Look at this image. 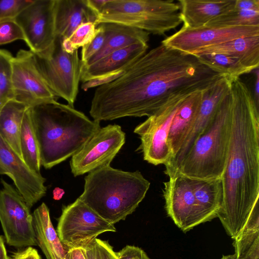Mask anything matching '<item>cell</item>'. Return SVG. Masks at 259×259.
Listing matches in <instances>:
<instances>
[{
	"label": "cell",
	"instance_id": "obj_32",
	"mask_svg": "<svg viewBox=\"0 0 259 259\" xmlns=\"http://www.w3.org/2000/svg\"><path fill=\"white\" fill-rule=\"evenodd\" d=\"M97 32V26L94 22H87L79 26L67 38L63 39L62 46L68 53L78 50L88 44L95 36Z\"/></svg>",
	"mask_w": 259,
	"mask_h": 259
},
{
	"label": "cell",
	"instance_id": "obj_18",
	"mask_svg": "<svg viewBox=\"0 0 259 259\" xmlns=\"http://www.w3.org/2000/svg\"><path fill=\"white\" fill-rule=\"evenodd\" d=\"M234 80L228 76L224 75L202 92L201 104L193 128L176 155L164 165V172L168 177L174 173L194 143L211 122L222 101L230 92Z\"/></svg>",
	"mask_w": 259,
	"mask_h": 259
},
{
	"label": "cell",
	"instance_id": "obj_10",
	"mask_svg": "<svg viewBox=\"0 0 259 259\" xmlns=\"http://www.w3.org/2000/svg\"><path fill=\"white\" fill-rule=\"evenodd\" d=\"M0 222L7 243L15 247L37 245L30 208L12 185L1 179Z\"/></svg>",
	"mask_w": 259,
	"mask_h": 259
},
{
	"label": "cell",
	"instance_id": "obj_39",
	"mask_svg": "<svg viewBox=\"0 0 259 259\" xmlns=\"http://www.w3.org/2000/svg\"><path fill=\"white\" fill-rule=\"evenodd\" d=\"M108 0H86L89 8L98 17Z\"/></svg>",
	"mask_w": 259,
	"mask_h": 259
},
{
	"label": "cell",
	"instance_id": "obj_19",
	"mask_svg": "<svg viewBox=\"0 0 259 259\" xmlns=\"http://www.w3.org/2000/svg\"><path fill=\"white\" fill-rule=\"evenodd\" d=\"M54 18L56 36L65 39L81 24L95 23L97 17L86 0H54Z\"/></svg>",
	"mask_w": 259,
	"mask_h": 259
},
{
	"label": "cell",
	"instance_id": "obj_28",
	"mask_svg": "<svg viewBox=\"0 0 259 259\" xmlns=\"http://www.w3.org/2000/svg\"><path fill=\"white\" fill-rule=\"evenodd\" d=\"M202 64L213 71L235 80L240 76L251 72L239 59L225 54H209L196 57Z\"/></svg>",
	"mask_w": 259,
	"mask_h": 259
},
{
	"label": "cell",
	"instance_id": "obj_7",
	"mask_svg": "<svg viewBox=\"0 0 259 259\" xmlns=\"http://www.w3.org/2000/svg\"><path fill=\"white\" fill-rule=\"evenodd\" d=\"M63 39L56 36L48 49L33 54L37 67L53 93L74 107L80 81V59L78 50L68 53L64 50Z\"/></svg>",
	"mask_w": 259,
	"mask_h": 259
},
{
	"label": "cell",
	"instance_id": "obj_38",
	"mask_svg": "<svg viewBox=\"0 0 259 259\" xmlns=\"http://www.w3.org/2000/svg\"><path fill=\"white\" fill-rule=\"evenodd\" d=\"M234 9L259 11V0H235Z\"/></svg>",
	"mask_w": 259,
	"mask_h": 259
},
{
	"label": "cell",
	"instance_id": "obj_2",
	"mask_svg": "<svg viewBox=\"0 0 259 259\" xmlns=\"http://www.w3.org/2000/svg\"><path fill=\"white\" fill-rule=\"evenodd\" d=\"M232 123L221 181L222 206L218 217L236 239L247 224L259 197V107L240 78L231 84Z\"/></svg>",
	"mask_w": 259,
	"mask_h": 259
},
{
	"label": "cell",
	"instance_id": "obj_25",
	"mask_svg": "<svg viewBox=\"0 0 259 259\" xmlns=\"http://www.w3.org/2000/svg\"><path fill=\"white\" fill-rule=\"evenodd\" d=\"M191 181L195 198L205 222L217 218L223 198L221 179L191 178Z\"/></svg>",
	"mask_w": 259,
	"mask_h": 259
},
{
	"label": "cell",
	"instance_id": "obj_6",
	"mask_svg": "<svg viewBox=\"0 0 259 259\" xmlns=\"http://www.w3.org/2000/svg\"><path fill=\"white\" fill-rule=\"evenodd\" d=\"M119 24L159 35L182 23L179 4L172 0H108L95 24Z\"/></svg>",
	"mask_w": 259,
	"mask_h": 259
},
{
	"label": "cell",
	"instance_id": "obj_3",
	"mask_svg": "<svg viewBox=\"0 0 259 259\" xmlns=\"http://www.w3.org/2000/svg\"><path fill=\"white\" fill-rule=\"evenodd\" d=\"M41 165L46 169L79 151L101 127L83 112L57 100L30 108Z\"/></svg>",
	"mask_w": 259,
	"mask_h": 259
},
{
	"label": "cell",
	"instance_id": "obj_15",
	"mask_svg": "<svg viewBox=\"0 0 259 259\" xmlns=\"http://www.w3.org/2000/svg\"><path fill=\"white\" fill-rule=\"evenodd\" d=\"M54 0H33L16 18L21 28L24 41L33 53L48 49L54 42Z\"/></svg>",
	"mask_w": 259,
	"mask_h": 259
},
{
	"label": "cell",
	"instance_id": "obj_44",
	"mask_svg": "<svg viewBox=\"0 0 259 259\" xmlns=\"http://www.w3.org/2000/svg\"><path fill=\"white\" fill-rule=\"evenodd\" d=\"M0 259H9L3 238L0 236Z\"/></svg>",
	"mask_w": 259,
	"mask_h": 259
},
{
	"label": "cell",
	"instance_id": "obj_9",
	"mask_svg": "<svg viewBox=\"0 0 259 259\" xmlns=\"http://www.w3.org/2000/svg\"><path fill=\"white\" fill-rule=\"evenodd\" d=\"M191 94L174 97L135 128L134 132L140 136L141 142L137 150L148 163L165 165L170 159L171 151L167 138L171 122L183 101Z\"/></svg>",
	"mask_w": 259,
	"mask_h": 259
},
{
	"label": "cell",
	"instance_id": "obj_45",
	"mask_svg": "<svg viewBox=\"0 0 259 259\" xmlns=\"http://www.w3.org/2000/svg\"><path fill=\"white\" fill-rule=\"evenodd\" d=\"M221 259H234V256L233 255H224Z\"/></svg>",
	"mask_w": 259,
	"mask_h": 259
},
{
	"label": "cell",
	"instance_id": "obj_35",
	"mask_svg": "<svg viewBox=\"0 0 259 259\" xmlns=\"http://www.w3.org/2000/svg\"><path fill=\"white\" fill-rule=\"evenodd\" d=\"M106 39V31L103 23L97 26V32L94 37L82 47L81 64H84L98 53L103 47Z\"/></svg>",
	"mask_w": 259,
	"mask_h": 259
},
{
	"label": "cell",
	"instance_id": "obj_40",
	"mask_svg": "<svg viewBox=\"0 0 259 259\" xmlns=\"http://www.w3.org/2000/svg\"><path fill=\"white\" fill-rule=\"evenodd\" d=\"M17 259H41L37 251L31 247L17 253Z\"/></svg>",
	"mask_w": 259,
	"mask_h": 259
},
{
	"label": "cell",
	"instance_id": "obj_24",
	"mask_svg": "<svg viewBox=\"0 0 259 259\" xmlns=\"http://www.w3.org/2000/svg\"><path fill=\"white\" fill-rule=\"evenodd\" d=\"M225 54L238 58L251 71L258 68L259 35L245 36L199 49L191 55Z\"/></svg>",
	"mask_w": 259,
	"mask_h": 259
},
{
	"label": "cell",
	"instance_id": "obj_29",
	"mask_svg": "<svg viewBox=\"0 0 259 259\" xmlns=\"http://www.w3.org/2000/svg\"><path fill=\"white\" fill-rule=\"evenodd\" d=\"M234 259H259V228H245L234 239Z\"/></svg>",
	"mask_w": 259,
	"mask_h": 259
},
{
	"label": "cell",
	"instance_id": "obj_1",
	"mask_svg": "<svg viewBox=\"0 0 259 259\" xmlns=\"http://www.w3.org/2000/svg\"><path fill=\"white\" fill-rule=\"evenodd\" d=\"M224 75L195 56L161 43L123 74L94 92L90 114L95 120L148 117L174 97L207 89Z\"/></svg>",
	"mask_w": 259,
	"mask_h": 259
},
{
	"label": "cell",
	"instance_id": "obj_13",
	"mask_svg": "<svg viewBox=\"0 0 259 259\" xmlns=\"http://www.w3.org/2000/svg\"><path fill=\"white\" fill-rule=\"evenodd\" d=\"M256 35H259V26H203L197 28L183 26L176 33L164 39L161 44L191 55L203 48Z\"/></svg>",
	"mask_w": 259,
	"mask_h": 259
},
{
	"label": "cell",
	"instance_id": "obj_43",
	"mask_svg": "<svg viewBox=\"0 0 259 259\" xmlns=\"http://www.w3.org/2000/svg\"><path fill=\"white\" fill-rule=\"evenodd\" d=\"M64 191L60 188H56L53 190V198L56 200L61 199L64 194Z\"/></svg>",
	"mask_w": 259,
	"mask_h": 259
},
{
	"label": "cell",
	"instance_id": "obj_33",
	"mask_svg": "<svg viewBox=\"0 0 259 259\" xmlns=\"http://www.w3.org/2000/svg\"><path fill=\"white\" fill-rule=\"evenodd\" d=\"M83 249L85 259H119L108 242L98 238Z\"/></svg>",
	"mask_w": 259,
	"mask_h": 259
},
{
	"label": "cell",
	"instance_id": "obj_30",
	"mask_svg": "<svg viewBox=\"0 0 259 259\" xmlns=\"http://www.w3.org/2000/svg\"><path fill=\"white\" fill-rule=\"evenodd\" d=\"M204 26L214 27L259 26V11L234 9L213 18Z\"/></svg>",
	"mask_w": 259,
	"mask_h": 259
},
{
	"label": "cell",
	"instance_id": "obj_20",
	"mask_svg": "<svg viewBox=\"0 0 259 259\" xmlns=\"http://www.w3.org/2000/svg\"><path fill=\"white\" fill-rule=\"evenodd\" d=\"M202 92H196L189 95L183 101L173 118L167 138L171 151L169 161L176 155L193 128L201 104Z\"/></svg>",
	"mask_w": 259,
	"mask_h": 259
},
{
	"label": "cell",
	"instance_id": "obj_16",
	"mask_svg": "<svg viewBox=\"0 0 259 259\" xmlns=\"http://www.w3.org/2000/svg\"><path fill=\"white\" fill-rule=\"evenodd\" d=\"M148 48L146 43L135 44L113 52L89 66H81V89L86 91L118 77L144 55Z\"/></svg>",
	"mask_w": 259,
	"mask_h": 259
},
{
	"label": "cell",
	"instance_id": "obj_5",
	"mask_svg": "<svg viewBox=\"0 0 259 259\" xmlns=\"http://www.w3.org/2000/svg\"><path fill=\"white\" fill-rule=\"evenodd\" d=\"M232 114L230 90L220 103L211 122L169 177L179 174L194 179H221L228 154Z\"/></svg>",
	"mask_w": 259,
	"mask_h": 259
},
{
	"label": "cell",
	"instance_id": "obj_31",
	"mask_svg": "<svg viewBox=\"0 0 259 259\" xmlns=\"http://www.w3.org/2000/svg\"><path fill=\"white\" fill-rule=\"evenodd\" d=\"M13 56L0 49V111L10 101L14 100L12 79V60Z\"/></svg>",
	"mask_w": 259,
	"mask_h": 259
},
{
	"label": "cell",
	"instance_id": "obj_36",
	"mask_svg": "<svg viewBox=\"0 0 259 259\" xmlns=\"http://www.w3.org/2000/svg\"><path fill=\"white\" fill-rule=\"evenodd\" d=\"M33 0H0V21L15 18Z\"/></svg>",
	"mask_w": 259,
	"mask_h": 259
},
{
	"label": "cell",
	"instance_id": "obj_34",
	"mask_svg": "<svg viewBox=\"0 0 259 259\" xmlns=\"http://www.w3.org/2000/svg\"><path fill=\"white\" fill-rule=\"evenodd\" d=\"M17 40L24 41L22 30L15 19L0 21V45H6Z\"/></svg>",
	"mask_w": 259,
	"mask_h": 259
},
{
	"label": "cell",
	"instance_id": "obj_22",
	"mask_svg": "<svg viewBox=\"0 0 259 259\" xmlns=\"http://www.w3.org/2000/svg\"><path fill=\"white\" fill-rule=\"evenodd\" d=\"M37 245L47 259H64L68 250L61 242L52 224L49 209L42 203L32 214Z\"/></svg>",
	"mask_w": 259,
	"mask_h": 259
},
{
	"label": "cell",
	"instance_id": "obj_27",
	"mask_svg": "<svg viewBox=\"0 0 259 259\" xmlns=\"http://www.w3.org/2000/svg\"><path fill=\"white\" fill-rule=\"evenodd\" d=\"M22 157L26 165L34 172L40 174V160L37 140L34 132L30 108L24 115L20 136Z\"/></svg>",
	"mask_w": 259,
	"mask_h": 259
},
{
	"label": "cell",
	"instance_id": "obj_41",
	"mask_svg": "<svg viewBox=\"0 0 259 259\" xmlns=\"http://www.w3.org/2000/svg\"><path fill=\"white\" fill-rule=\"evenodd\" d=\"M64 259H85L84 249L82 248L69 249Z\"/></svg>",
	"mask_w": 259,
	"mask_h": 259
},
{
	"label": "cell",
	"instance_id": "obj_42",
	"mask_svg": "<svg viewBox=\"0 0 259 259\" xmlns=\"http://www.w3.org/2000/svg\"><path fill=\"white\" fill-rule=\"evenodd\" d=\"M255 80L254 83V97H253L256 105L259 107V71L258 68L255 69Z\"/></svg>",
	"mask_w": 259,
	"mask_h": 259
},
{
	"label": "cell",
	"instance_id": "obj_12",
	"mask_svg": "<svg viewBox=\"0 0 259 259\" xmlns=\"http://www.w3.org/2000/svg\"><path fill=\"white\" fill-rule=\"evenodd\" d=\"M14 100L30 108L57 100L45 81L30 50H20L12 60Z\"/></svg>",
	"mask_w": 259,
	"mask_h": 259
},
{
	"label": "cell",
	"instance_id": "obj_26",
	"mask_svg": "<svg viewBox=\"0 0 259 259\" xmlns=\"http://www.w3.org/2000/svg\"><path fill=\"white\" fill-rule=\"evenodd\" d=\"M28 108L24 104L12 100L0 111V136L22 158L20 131L24 115Z\"/></svg>",
	"mask_w": 259,
	"mask_h": 259
},
{
	"label": "cell",
	"instance_id": "obj_4",
	"mask_svg": "<svg viewBox=\"0 0 259 259\" xmlns=\"http://www.w3.org/2000/svg\"><path fill=\"white\" fill-rule=\"evenodd\" d=\"M150 185L139 170L123 171L109 165L88 173L84 190L78 198L114 225L136 210Z\"/></svg>",
	"mask_w": 259,
	"mask_h": 259
},
{
	"label": "cell",
	"instance_id": "obj_17",
	"mask_svg": "<svg viewBox=\"0 0 259 259\" xmlns=\"http://www.w3.org/2000/svg\"><path fill=\"white\" fill-rule=\"evenodd\" d=\"M0 174L12 180L30 208L46 194V179L31 170L1 136Z\"/></svg>",
	"mask_w": 259,
	"mask_h": 259
},
{
	"label": "cell",
	"instance_id": "obj_14",
	"mask_svg": "<svg viewBox=\"0 0 259 259\" xmlns=\"http://www.w3.org/2000/svg\"><path fill=\"white\" fill-rule=\"evenodd\" d=\"M163 195L168 215L184 232L205 223L195 198L191 178L175 174L164 182Z\"/></svg>",
	"mask_w": 259,
	"mask_h": 259
},
{
	"label": "cell",
	"instance_id": "obj_21",
	"mask_svg": "<svg viewBox=\"0 0 259 259\" xmlns=\"http://www.w3.org/2000/svg\"><path fill=\"white\" fill-rule=\"evenodd\" d=\"M183 26L197 28L234 9L235 0H179Z\"/></svg>",
	"mask_w": 259,
	"mask_h": 259
},
{
	"label": "cell",
	"instance_id": "obj_23",
	"mask_svg": "<svg viewBox=\"0 0 259 259\" xmlns=\"http://www.w3.org/2000/svg\"><path fill=\"white\" fill-rule=\"evenodd\" d=\"M106 31L104 44L94 56L81 66H89L116 50L139 43H146L150 33L137 28L113 23H103Z\"/></svg>",
	"mask_w": 259,
	"mask_h": 259
},
{
	"label": "cell",
	"instance_id": "obj_11",
	"mask_svg": "<svg viewBox=\"0 0 259 259\" xmlns=\"http://www.w3.org/2000/svg\"><path fill=\"white\" fill-rule=\"evenodd\" d=\"M125 141V133L119 125L109 124L100 127L71 157V172L77 177L110 165Z\"/></svg>",
	"mask_w": 259,
	"mask_h": 259
},
{
	"label": "cell",
	"instance_id": "obj_46",
	"mask_svg": "<svg viewBox=\"0 0 259 259\" xmlns=\"http://www.w3.org/2000/svg\"><path fill=\"white\" fill-rule=\"evenodd\" d=\"M13 259H17V254H15V256H14Z\"/></svg>",
	"mask_w": 259,
	"mask_h": 259
},
{
	"label": "cell",
	"instance_id": "obj_8",
	"mask_svg": "<svg viewBox=\"0 0 259 259\" xmlns=\"http://www.w3.org/2000/svg\"><path fill=\"white\" fill-rule=\"evenodd\" d=\"M116 230L114 225L77 198L62 208L56 232L62 243L69 250L84 249L101 234Z\"/></svg>",
	"mask_w": 259,
	"mask_h": 259
},
{
	"label": "cell",
	"instance_id": "obj_37",
	"mask_svg": "<svg viewBox=\"0 0 259 259\" xmlns=\"http://www.w3.org/2000/svg\"><path fill=\"white\" fill-rule=\"evenodd\" d=\"M116 253L119 259H150L143 249L134 245H127Z\"/></svg>",
	"mask_w": 259,
	"mask_h": 259
}]
</instances>
